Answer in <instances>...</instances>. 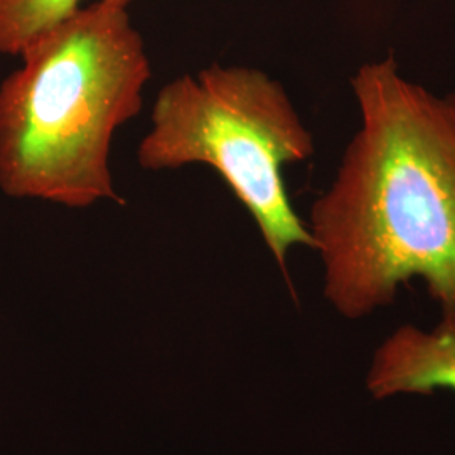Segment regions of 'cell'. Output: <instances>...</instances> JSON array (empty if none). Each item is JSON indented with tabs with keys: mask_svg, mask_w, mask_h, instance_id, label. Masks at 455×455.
Masks as SVG:
<instances>
[{
	"mask_svg": "<svg viewBox=\"0 0 455 455\" xmlns=\"http://www.w3.org/2000/svg\"><path fill=\"white\" fill-rule=\"evenodd\" d=\"M351 83L361 125L307 227L325 299L356 321L420 278L440 307L454 304L455 93L408 82L391 56Z\"/></svg>",
	"mask_w": 455,
	"mask_h": 455,
	"instance_id": "6da1fadb",
	"label": "cell"
},
{
	"mask_svg": "<svg viewBox=\"0 0 455 455\" xmlns=\"http://www.w3.org/2000/svg\"><path fill=\"white\" fill-rule=\"evenodd\" d=\"M0 84V189L66 208L124 203L114 133L142 108L144 39L125 5L101 0L41 34Z\"/></svg>",
	"mask_w": 455,
	"mask_h": 455,
	"instance_id": "7a4b0ae2",
	"label": "cell"
},
{
	"mask_svg": "<svg viewBox=\"0 0 455 455\" xmlns=\"http://www.w3.org/2000/svg\"><path fill=\"white\" fill-rule=\"evenodd\" d=\"M150 120L137 150L140 167H212L251 214L291 285L287 253L295 244L314 250V238L282 172L285 164L309 159L314 140L283 86L253 68L212 65L167 83Z\"/></svg>",
	"mask_w": 455,
	"mask_h": 455,
	"instance_id": "3957f363",
	"label": "cell"
},
{
	"mask_svg": "<svg viewBox=\"0 0 455 455\" xmlns=\"http://www.w3.org/2000/svg\"><path fill=\"white\" fill-rule=\"evenodd\" d=\"M432 329L400 325L374 349L366 390L374 400L455 393V302L440 307Z\"/></svg>",
	"mask_w": 455,
	"mask_h": 455,
	"instance_id": "277c9868",
	"label": "cell"
},
{
	"mask_svg": "<svg viewBox=\"0 0 455 455\" xmlns=\"http://www.w3.org/2000/svg\"><path fill=\"white\" fill-rule=\"evenodd\" d=\"M129 5L131 0H110ZM82 0H0V52L20 56L34 39L80 9Z\"/></svg>",
	"mask_w": 455,
	"mask_h": 455,
	"instance_id": "5b68a950",
	"label": "cell"
}]
</instances>
